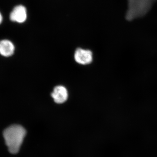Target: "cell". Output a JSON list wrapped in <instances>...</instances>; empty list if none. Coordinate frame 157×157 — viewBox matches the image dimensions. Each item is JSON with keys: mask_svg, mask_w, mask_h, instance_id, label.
<instances>
[{"mask_svg": "<svg viewBox=\"0 0 157 157\" xmlns=\"http://www.w3.org/2000/svg\"><path fill=\"white\" fill-rule=\"evenodd\" d=\"M26 134L25 129L19 125H12L5 129L3 136L11 153L16 154L19 151Z\"/></svg>", "mask_w": 157, "mask_h": 157, "instance_id": "cell-1", "label": "cell"}, {"mask_svg": "<svg viewBox=\"0 0 157 157\" xmlns=\"http://www.w3.org/2000/svg\"><path fill=\"white\" fill-rule=\"evenodd\" d=\"M27 11L24 6H15L10 13L9 18L11 21L21 24L25 22L27 18Z\"/></svg>", "mask_w": 157, "mask_h": 157, "instance_id": "cell-2", "label": "cell"}, {"mask_svg": "<svg viewBox=\"0 0 157 157\" xmlns=\"http://www.w3.org/2000/svg\"><path fill=\"white\" fill-rule=\"evenodd\" d=\"M74 59L79 64L86 65L93 61V53L91 51L82 48H77L74 54Z\"/></svg>", "mask_w": 157, "mask_h": 157, "instance_id": "cell-3", "label": "cell"}, {"mask_svg": "<svg viewBox=\"0 0 157 157\" xmlns=\"http://www.w3.org/2000/svg\"><path fill=\"white\" fill-rule=\"evenodd\" d=\"M51 97L56 104H63L68 99L67 90L63 86H57L54 88L51 94Z\"/></svg>", "mask_w": 157, "mask_h": 157, "instance_id": "cell-4", "label": "cell"}, {"mask_svg": "<svg viewBox=\"0 0 157 157\" xmlns=\"http://www.w3.org/2000/svg\"><path fill=\"white\" fill-rule=\"evenodd\" d=\"M14 45L11 41L4 39L0 41V54L5 57H9L14 53Z\"/></svg>", "mask_w": 157, "mask_h": 157, "instance_id": "cell-5", "label": "cell"}, {"mask_svg": "<svg viewBox=\"0 0 157 157\" xmlns=\"http://www.w3.org/2000/svg\"><path fill=\"white\" fill-rule=\"evenodd\" d=\"M3 20V17L2 14L1 12H0V25L2 23Z\"/></svg>", "mask_w": 157, "mask_h": 157, "instance_id": "cell-6", "label": "cell"}]
</instances>
